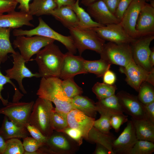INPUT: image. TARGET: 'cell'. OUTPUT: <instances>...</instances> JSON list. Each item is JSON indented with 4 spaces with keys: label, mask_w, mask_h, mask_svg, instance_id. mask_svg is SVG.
<instances>
[{
    "label": "cell",
    "mask_w": 154,
    "mask_h": 154,
    "mask_svg": "<svg viewBox=\"0 0 154 154\" xmlns=\"http://www.w3.org/2000/svg\"><path fill=\"white\" fill-rule=\"evenodd\" d=\"M135 29L141 36L154 35V6L145 3L140 12Z\"/></svg>",
    "instance_id": "20"
},
{
    "label": "cell",
    "mask_w": 154,
    "mask_h": 154,
    "mask_svg": "<svg viewBox=\"0 0 154 154\" xmlns=\"http://www.w3.org/2000/svg\"><path fill=\"white\" fill-rule=\"evenodd\" d=\"M119 71L125 75L127 84L137 92L144 82L154 85V70H146L137 64L133 59L126 66H121Z\"/></svg>",
    "instance_id": "8"
},
{
    "label": "cell",
    "mask_w": 154,
    "mask_h": 154,
    "mask_svg": "<svg viewBox=\"0 0 154 154\" xmlns=\"http://www.w3.org/2000/svg\"><path fill=\"white\" fill-rule=\"evenodd\" d=\"M60 78L42 77L36 94L38 97L53 103L56 111L67 114L73 109L72 99L67 97L61 86Z\"/></svg>",
    "instance_id": "1"
},
{
    "label": "cell",
    "mask_w": 154,
    "mask_h": 154,
    "mask_svg": "<svg viewBox=\"0 0 154 154\" xmlns=\"http://www.w3.org/2000/svg\"><path fill=\"white\" fill-rule=\"evenodd\" d=\"M103 83L109 85H113L116 80L115 73L110 69L107 70L103 76Z\"/></svg>",
    "instance_id": "46"
},
{
    "label": "cell",
    "mask_w": 154,
    "mask_h": 154,
    "mask_svg": "<svg viewBox=\"0 0 154 154\" xmlns=\"http://www.w3.org/2000/svg\"><path fill=\"white\" fill-rule=\"evenodd\" d=\"M34 59L38 67L40 77L59 78L64 56L58 46L52 43L36 54Z\"/></svg>",
    "instance_id": "2"
},
{
    "label": "cell",
    "mask_w": 154,
    "mask_h": 154,
    "mask_svg": "<svg viewBox=\"0 0 154 154\" xmlns=\"http://www.w3.org/2000/svg\"><path fill=\"white\" fill-rule=\"evenodd\" d=\"M38 21L39 24L35 28L30 30L15 29L13 31V35L15 37L38 35L51 38L62 43L69 52L74 54L76 53L77 49L70 36H65L56 32L49 26L41 17L38 18Z\"/></svg>",
    "instance_id": "5"
},
{
    "label": "cell",
    "mask_w": 154,
    "mask_h": 154,
    "mask_svg": "<svg viewBox=\"0 0 154 154\" xmlns=\"http://www.w3.org/2000/svg\"><path fill=\"white\" fill-rule=\"evenodd\" d=\"M54 110L52 102L38 97L34 104L28 123L48 138L54 131L53 116Z\"/></svg>",
    "instance_id": "3"
},
{
    "label": "cell",
    "mask_w": 154,
    "mask_h": 154,
    "mask_svg": "<svg viewBox=\"0 0 154 154\" xmlns=\"http://www.w3.org/2000/svg\"><path fill=\"white\" fill-rule=\"evenodd\" d=\"M34 102H9L0 108V114H3L10 120L21 125L28 123Z\"/></svg>",
    "instance_id": "11"
},
{
    "label": "cell",
    "mask_w": 154,
    "mask_h": 154,
    "mask_svg": "<svg viewBox=\"0 0 154 154\" xmlns=\"http://www.w3.org/2000/svg\"><path fill=\"white\" fill-rule=\"evenodd\" d=\"M133 0H120L114 15L120 21L129 5Z\"/></svg>",
    "instance_id": "45"
},
{
    "label": "cell",
    "mask_w": 154,
    "mask_h": 154,
    "mask_svg": "<svg viewBox=\"0 0 154 154\" xmlns=\"http://www.w3.org/2000/svg\"><path fill=\"white\" fill-rule=\"evenodd\" d=\"M116 95L123 112L134 119H148L144 104L140 101L137 96L123 91L119 92Z\"/></svg>",
    "instance_id": "15"
},
{
    "label": "cell",
    "mask_w": 154,
    "mask_h": 154,
    "mask_svg": "<svg viewBox=\"0 0 154 154\" xmlns=\"http://www.w3.org/2000/svg\"><path fill=\"white\" fill-rule=\"evenodd\" d=\"M27 129L32 137L39 142L44 144L47 138L37 128L30 125L28 123L25 125Z\"/></svg>",
    "instance_id": "43"
},
{
    "label": "cell",
    "mask_w": 154,
    "mask_h": 154,
    "mask_svg": "<svg viewBox=\"0 0 154 154\" xmlns=\"http://www.w3.org/2000/svg\"><path fill=\"white\" fill-rule=\"evenodd\" d=\"M149 61L151 65L153 67L154 65V51L151 50L150 56Z\"/></svg>",
    "instance_id": "54"
},
{
    "label": "cell",
    "mask_w": 154,
    "mask_h": 154,
    "mask_svg": "<svg viewBox=\"0 0 154 154\" xmlns=\"http://www.w3.org/2000/svg\"><path fill=\"white\" fill-rule=\"evenodd\" d=\"M23 145L25 150L23 154H34L40 147L44 145L32 137L27 136L23 139Z\"/></svg>",
    "instance_id": "40"
},
{
    "label": "cell",
    "mask_w": 154,
    "mask_h": 154,
    "mask_svg": "<svg viewBox=\"0 0 154 154\" xmlns=\"http://www.w3.org/2000/svg\"><path fill=\"white\" fill-rule=\"evenodd\" d=\"M111 65L101 58L95 60H85L84 62L85 73L94 74L98 77H102L105 72L110 69Z\"/></svg>",
    "instance_id": "31"
},
{
    "label": "cell",
    "mask_w": 154,
    "mask_h": 154,
    "mask_svg": "<svg viewBox=\"0 0 154 154\" xmlns=\"http://www.w3.org/2000/svg\"><path fill=\"white\" fill-rule=\"evenodd\" d=\"M96 110L100 114H103L110 116L123 114V111L118 97L115 94L96 103Z\"/></svg>",
    "instance_id": "24"
},
{
    "label": "cell",
    "mask_w": 154,
    "mask_h": 154,
    "mask_svg": "<svg viewBox=\"0 0 154 154\" xmlns=\"http://www.w3.org/2000/svg\"><path fill=\"white\" fill-rule=\"evenodd\" d=\"M29 134L25 126L15 123L5 116L0 127V135L5 140L12 138L23 139Z\"/></svg>",
    "instance_id": "22"
},
{
    "label": "cell",
    "mask_w": 154,
    "mask_h": 154,
    "mask_svg": "<svg viewBox=\"0 0 154 154\" xmlns=\"http://www.w3.org/2000/svg\"><path fill=\"white\" fill-rule=\"evenodd\" d=\"M55 40L52 38L38 35L33 37L20 36L16 37L13 44L14 48H17L26 62L43 47Z\"/></svg>",
    "instance_id": "7"
},
{
    "label": "cell",
    "mask_w": 154,
    "mask_h": 154,
    "mask_svg": "<svg viewBox=\"0 0 154 154\" xmlns=\"http://www.w3.org/2000/svg\"><path fill=\"white\" fill-rule=\"evenodd\" d=\"M33 16L28 13L15 10L0 16V27L17 29L26 25L34 27L30 21Z\"/></svg>",
    "instance_id": "21"
},
{
    "label": "cell",
    "mask_w": 154,
    "mask_h": 154,
    "mask_svg": "<svg viewBox=\"0 0 154 154\" xmlns=\"http://www.w3.org/2000/svg\"><path fill=\"white\" fill-rule=\"evenodd\" d=\"M53 123L54 131L62 132L68 127L67 114L56 111L54 108L53 116Z\"/></svg>",
    "instance_id": "39"
},
{
    "label": "cell",
    "mask_w": 154,
    "mask_h": 154,
    "mask_svg": "<svg viewBox=\"0 0 154 154\" xmlns=\"http://www.w3.org/2000/svg\"><path fill=\"white\" fill-rule=\"evenodd\" d=\"M116 139L114 136L101 132L93 126L90 131L88 141L92 143H98L106 147L110 154H114L112 150V144Z\"/></svg>",
    "instance_id": "29"
},
{
    "label": "cell",
    "mask_w": 154,
    "mask_h": 154,
    "mask_svg": "<svg viewBox=\"0 0 154 154\" xmlns=\"http://www.w3.org/2000/svg\"><path fill=\"white\" fill-rule=\"evenodd\" d=\"M61 86L66 96L71 99L76 96L82 95L83 93L82 88L76 83L73 78L62 80Z\"/></svg>",
    "instance_id": "33"
},
{
    "label": "cell",
    "mask_w": 154,
    "mask_h": 154,
    "mask_svg": "<svg viewBox=\"0 0 154 154\" xmlns=\"http://www.w3.org/2000/svg\"><path fill=\"white\" fill-rule=\"evenodd\" d=\"M144 1H145L146 2L147 1H151V0H144Z\"/></svg>",
    "instance_id": "55"
},
{
    "label": "cell",
    "mask_w": 154,
    "mask_h": 154,
    "mask_svg": "<svg viewBox=\"0 0 154 154\" xmlns=\"http://www.w3.org/2000/svg\"><path fill=\"white\" fill-rule=\"evenodd\" d=\"M7 83L11 84L15 90V94L13 97V102H19V100L23 96V95L20 92L15 85L11 80V79L6 76L4 75L2 73L0 69V101H1L4 106L7 104L9 102L8 99L5 100L3 98L1 94V92L3 89L4 85Z\"/></svg>",
    "instance_id": "34"
},
{
    "label": "cell",
    "mask_w": 154,
    "mask_h": 154,
    "mask_svg": "<svg viewBox=\"0 0 154 154\" xmlns=\"http://www.w3.org/2000/svg\"><path fill=\"white\" fill-rule=\"evenodd\" d=\"M57 8L64 6H71L75 2V0H53Z\"/></svg>",
    "instance_id": "50"
},
{
    "label": "cell",
    "mask_w": 154,
    "mask_h": 154,
    "mask_svg": "<svg viewBox=\"0 0 154 154\" xmlns=\"http://www.w3.org/2000/svg\"><path fill=\"white\" fill-rule=\"evenodd\" d=\"M43 146L48 154H71L76 151L79 145L64 133L54 131Z\"/></svg>",
    "instance_id": "9"
},
{
    "label": "cell",
    "mask_w": 154,
    "mask_h": 154,
    "mask_svg": "<svg viewBox=\"0 0 154 154\" xmlns=\"http://www.w3.org/2000/svg\"><path fill=\"white\" fill-rule=\"evenodd\" d=\"M117 88L116 85H109L104 83L97 82L92 88V91L99 100L114 95Z\"/></svg>",
    "instance_id": "32"
},
{
    "label": "cell",
    "mask_w": 154,
    "mask_h": 154,
    "mask_svg": "<svg viewBox=\"0 0 154 154\" xmlns=\"http://www.w3.org/2000/svg\"><path fill=\"white\" fill-rule=\"evenodd\" d=\"M154 39V35H145L136 39L131 44L134 62L148 71L154 70L149 61L151 51L149 46Z\"/></svg>",
    "instance_id": "10"
},
{
    "label": "cell",
    "mask_w": 154,
    "mask_h": 154,
    "mask_svg": "<svg viewBox=\"0 0 154 154\" xmlns=\"http://www.w3.org/2000/svg\"><path fill=\"white\" fill-rule=\"evenodd\" d=\"M18 3H19V5L17 9L20 10V11L28 13L29 11V2L31 0H14Z\"/></svg>",
    "instance_id": "49"
},
{
    "label": "cell",
    "mask_w": 154,
    "mask_h": 154,
    "mask_svg": "<svg viewBox=\"0 0 154 154\" xmlns=\"http://www.w3.org/2000/svg\"><path fill=\"white\" fill-rule=\"evenodd\" d=\"M67 120L68 127L80 130L83 138L88 140V133L93 126L95 118L88 116L76 109H73L67 114Z\"/></svg>",
    "instance_id": "18"
},
{
    "label": "cell",
    "mask_w": 154,
    "mask_h": 154,
    "mask_svg": "<svg viewBox=\"0 0 154 154\" xmlns=\"http://www.w3.org/2000/svg\"><path fill=\"white\" fill-rule=\"evenodd\" d=\"M5 140L0 135V154H3L5 146Z\"/></svg>",
    "instance_id": "52"
},
{
    "label": "cell",
    "mask_w": 154,
    "mask_h": 154,
    "mask_svg": "<svg viewBox=\"0 0 154 154\" xmlns=\"http://www.w3.org/2000/svg\"><path fill=\"white\" fill-rule=\"evenodd\" d=\"M62 132L66 134L74 141L79 146L82 144L83 137L82 133L80 130L68 127Z\"/></svg>",
    "instance_id": "42"
},
{
    "label": "cell",
    "mask_w": 154,
    "mask_h": 154,
    "mask_svg": "<svg viewBox=\"0 0 154 154\" xmlns=\"http://www.w3.org/2000/svg\"><path fill=\"white\" fill-rule=\"evenodd\" d=\"M146 2L144 0H133L125 11L119 23L127 33L133 38L141 37L135 27L140 12Z\"/></svg>",
    "instance_id": "14"
},
{
    "label": "cell",
    "mask_w": 154,
    "mask_h": 154,
    "mask_svg": "<svg viewBox=\"0 0 154 154\" xmlns=\"http://www.w3.org/2000/svg\"><path fill=\"white\" fill-rule=\"evenodd\" d=\"M148 83L146 82L142 83L138 91L139 94L137 98L143 104L154 101L153 88Z\"/></svg>",
    "instance_id": "36"
},
{
    "label": "cell",
    "mask_w": 154,
    "mask_h": 154,
    "mask_svg": "<svg viewBox=\"0 0 154 154\" xmlns=\"http://www.w3.org/2000/svg\"><path fill=\"white\" fill-rule=\"evenodd\" d=\"M68 29L70 36L80 56L86 50L94 51L99 54L101 52L105 41L93 30L78 27Z\"/></svg>",
    "instance_id": "4"
},
{
    "label": "cell",
    "mask_w": 154,
    "mask_h": 154,
    "mask_svg": "<svg viewBox=\"0 0 154 154\" xmlns=\"http://www.w3.org/2000/svg\"><path fill=\"white\" fill-rule=\"evenodd\" d=\"M102 39L118 44H131L136 39L130 37L120 23L91 28Z\"/></svg>",
    "instance_id": "12"
},
{
    "label": "cell",
    "mask_w": 154,
    "mask_h": 154,
    "mask_svg": "<svg viewBox=\"0 0 154 154\" xmlns=\"http://www.w3.org/2000/svg\"><path fill=\"white\" fill-rule=\"evenodd\" d=\"M128 116L123 114H118L112 116L110 119V123L112 128L116 132L120 130L121 126L128 120Z\"/></svg>",
    "instance_id": "41"
},
{
    "label": "cell",
    "mask_w": 154,
    "mask_h": 154,
    "mask_svg": "<svg viewBox=\"0 0 154 154\" xmlns=\"http://www.w3.org/2000/svg\"><path fill=\"white\" fill-rule=\"evenodd\" d=\"M107 7L114 14L120 0H102Z\"/></svg>",
    "instance_id": "48"
},
{
    "label": "cell",
    "mask_w": 154,
    "mask_h": 154,
    "mask_svg": "<svg viewBox=\"0 0 154 154\" xmlns=\"http://www.w3.org/2000/svg\"><path fill=\"white\" fill-rule=\"evenodd\" d=\"M133 122L128 120L123 131L112 144V150L114 154H129L138 140Z\"/></svg>",
    "instance_id": "16"
},
{
    "label": "cell",
    "mask_w": 154,
    "mask_h": 154,
    "mask_svg": "<svg viewBox=\"0 0 154 154\" xmlns=\"http://www.w3.org/2000/svg\"><path fill=\"white\" fill-rule=\"evenodd\" d=\"M100 114V118L94 121L93 127L102 133L111 134L110 131L112 128L110 123L111 116L103 114Z\"/></svg>",
    "instance_id": "38"
},
{
    "label": "cell",
    "mask_w": 154,
    "mask_h": 154,
    "mask_svg": "<svg viewBox=\"0 0 154 154\" xmlns=\"http://www.w3.org/2000/svg\"><path fill=\"white\" fill-rule=\"evenodd\" d=\"M80 0H76L71 6V9L76 14L79 21L78 28L83 29H91L101 27L105 25L94 21L89 14L79 5Z\"/></svg>",
    "instance_id": "28"
},
{
    "label": "cell",
    "mask_w": 154,
    "mask_h": 154,
    "mask_svg": "<svg viewBox=\"0 0 154 154\" xmlns=\"http://www.w3.org/2000/svg\"><path fill=\"white\" fill-rule=\"evenodd\" d=\"M18 3L14 0H0V16L15 11Z\"/></svg>",
    "instance_id": "44"
},
{
    "label": "cell",
    "mask_w": 154,
    "mask_h": 154,
    "mask_svg": "<svg viewBox=\"0 0 154 154\" xmlns=\"http://www.w3.org/2000/svg\"><path fill=\"white\" fill-rule=\"evenodd\" d=\"M138 140L154 142V123L147 119H139L131 118Z\"/></svg>",
    "instance_id": "25"
},
{
    "label": "cell",
    "mask_w": 154,
    "mask_h": 154,
    "mask_svg": "<svg viewBox=\"0 0 154 154\" xmlns=\"http://www.w3.org/2000/svg\"><path fill=\"white\" fill-rule=\"evenodd\" d=\"M144 106L147 118L154 123V101Z\"/></svg>",
    "instance_id": "47"
},
{
    "label": "cell",
    "mask_w": 154,
    "mask_h": 154,
    "mask_svg": "<svg viewBox=\"0 0 154 154\" xmlns=\"http://www.w3.org/2000/svg\"><path fill=\"white\" fill-rule=\"evenodd\" d=\"M87 11L95 21L102 25H106L120 22L102 0H98L88 6Z\"/></svg>",
    "instance_id": "19"
},
{
    "label": "cell",
    "mask_w": 154,
    "mask_h": 154,
    "mask_svg": "<svg viewBox=\"0 0 154 154\" xmlns=\"http://www.w3.org/2000/svg\"><path fill=\"white\" fill-rule=\"evenodd\" d=\"M154 152L153 142L145 140H138L129 154H151Z\"/></svg>",
    "instance_id": "35"
},
{
    "label": "cell",
    "mask_w": 154,
    "mask_h": 154,
    "mask_svg": "<svg viewBox=\"0 0 154 154\" xmlns=\"http://www.w3.org/2000/svg\"><path fill=\"white\" fill-rule=\"evenodd\" d=\"M84 60L81 56H75L68 52L64 54L59 78L64 80L86 73L84 68Z\"/></svg>",
    "instance_id": "17"
},
{
    "label": "cell",
    "mask_w": 154,
    "mask_h": 154,
    "mask_svg": "<svg viewBox=\"0 0 154 154\" xmlns=\"http://www.w3.org/2000/svg\"><path fill=\"white\" fill-rule=\"evenodd\" d=\"M12 29L0 27V64L7 60L9 53L16 52L13 48L10 40V33Z\"/></svg>",
    "instance_id": "30"
},
{
    "label": "cell",
    "mask_w": 154,
    "mask_h": 154,
    "mask_svg": "<svg viewBox=\"0 0 154 154\" xmlns=\"http://www.w3.org/2000/svg\"><path fill=\"white\" fill-rule=\"evenodd\" d=\"M96 144V148L93 154H110L109 150L104 146L98 143Z\"/></svg>",
    "instance_id": "51"
},
{
    "label": "cell",
    "mask_w": 154,
    "mask_h": 154,
    "mask_svg": "<svg viewBox=\"0 0 154 154\" xmlns=\"http://www.w3.org/2000/svg\"><path fill=\"white\" fill-rule=\"evenodd\" d=\"M24 151L22 143L18 138L5 140L3 154H23Z\"/></svg>",
    "instance_id": "37"
},
{
    "label": "cell",
    "mask_w": 154,
    "mask_h": 154,
    "mask_svg": "<svg viewBox=\"0 0 154 154\" xmlns=\"http://www.w3.org/2000/svg\"><path fill=\"white\" fill-rule=\"evenodd\" d=\"M72 103L74 109H76L91 117L95 118L97 113L96 106L93 100L82 95L72 98Z\"/></svg>",
    "instance_id": "26"
},
{
    "label": "cell",
    "mask_w": 154,
    "mask_h": 154,
    "mask_svg": "<svg viewBox=\"0 0 154 154\" xmlns=\"http://www.w3.org/2000/svg\"><path fill=\"white\" fill-rule=\"evenodd\" d=\"M100 58L108 63L126 66L133 59L131 44H118L111 42L105 43L100 54Z\"/></svg>",
    "instance_id": "6"
},
{
    "label": "cell",
    "mask_w": 154,
    "mask_h": 154,
    "mask_svg": "<svg viewBox=\"0 0 154 154\" xmlns=\"http://www.w3.org/2000/svg\"><path fill=\"white\" fill-rule=\"evenodd\" d=\"M99 0H81V3L85 6L88 7L92 3Z\"/></svg>",
    "instance_id": "53"
},
{
    "label": "cell",
    "mask_w": 154,
    "mask_h": 154,
    "mask_svg": "<svg viewBox=\"0 0 154 154\" xmlns=\"http://www.w3.org/2000/svg\"><path fill=\"white\" fill-rule=\"evenodd\" d=\"M50 15L68 29L78 27V20L71 6H64L56 8L50 12Z\"/></svg>",
    "instance_id": "23"
},
{
    "label": "cell",
    "mask_w": 154,
    "mask_h": 154,
    "mask_svg": "<svg viewBox=\"0 0 154 154\" xmlns=\"http://www.w3.org/2000/svg\"><path fill=\"white\" fill-rule=\"evenodd\" d=\"M56 8L53 0H33L29 4L28 13L37 16L50 15V12Z\"/></svg>",
    "instance_id": "27"
},
{
    "label": "cell",
    "mask_w": 154,
    "mask_h": 154,
    "mask_svg": "<svg viewBox=\"0 0 154 154\" xmlns=\"http://www.w3.org/2000/svg\"><path fill=\"white\" fill-rule=\"evenodd\" d=\"M13 59V66L11 68L5 70L6 76L11 79H14L17 82L19 89L22 92L26 94L22 83L24 78L33 77H40L38 73H32L25 66V60L18 52L12 54L10 55Z\"/></svg>",
    "instance_id": "13"
}]
</instances>
